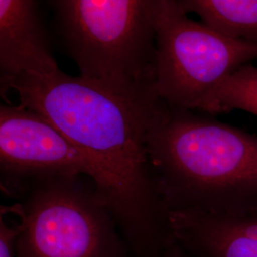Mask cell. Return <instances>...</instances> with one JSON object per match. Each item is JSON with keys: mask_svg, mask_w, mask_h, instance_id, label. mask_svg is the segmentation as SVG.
Here are the masks:
<instances>
[{"mask_svg": "<svg viewBox=\"0 0 257 257\" xmlns=\"http://www.w3.org/2000/svg\"><path fill=\"white\" fill-rule=\"evenodd\" d=\"M11 92L91 159L98 174L96 190L132 257H164L171 235L147 149L158 96H132L60 69L0 83L4 99Z\"/></svg>", "mask_w": 257, "mask_h": 257, "instance_id": "obj_1", "label": "cell"}, {"mask_svg": "<svg viewBox=\"0 0 257 257\" xmlns=\"http://www.w3.org/2000/svg\"><path fill=\"white\" fill-rule=\"evenodd\" d=\"M201 111L160 102L149 125L148 156L167 216L223 213L257 203V136Z\"/></svg>", "mask_w": 257, "mask_h": 257, "instance_id": "obj_2", "label": "cell"}, {"mask_svg": "<svg viewBox=\"0 0 257 257\" xmlns=\"http://www.w3.org/2000/svg\"><path fill=\"white\" fill-rule=\"evenodd\" d=\"M49 3L78 76L132 96L156 94L155 0Z\"/></svg>", "mask_w": 257, "mask_h": 257, "instance_id": "obj_3", "label": "cell"}, {"mask_svg": "<svg viewBox=\"0 0 257 257\" xmlns=\"http://www.w3.org/2000/svg\"><path fill=\"white\" fill-rule=\"evenodd\" d=\"M10 197L17 257H132L96 187L84 175H55L22 185Z\"/></svg>", "mask_w": 257, "mask_h": 257, "instance_id": "obj_4", "label": "cell"}, {"mask_svg": "<svg viewBox=\"0 0 257 257\" xmlns=\"http://www.w3.org/2000/svg\"><path fill=\"white\" fill-rule=\"evenodd\" d=\"M155 91L167 106L196 110L225 78L257 60V44L189 18L175 0H155Z\"/></svg>", "mask_w": 257, "mask_h": 257, "instance_id": "obj_5", "label": "cell"}, {"mask_svg": "<svg viewBox=\"0 0 257 257\" xmlns=\"http://www.w3.org/2000/svg\"><path fill=\"white\" fill-rule=\"evenodd\" d=\"M55 175H84L97 183L91 159L38 112L0 99V189Z\"/></svg>", "mask_w": 257, "mask_h": 257, "instance_id": "obj_6", "label": "cell"}, {"mask_svg": "<svg viewBox=\"0 0 257 257\" xmlns=\"http://www.w3.org/2000/svg\"><path fill=\"white\" fill-rule=\"evenodd\" d=\"M172 238L192 257H257V203L223 213H168Z\"/></svg>", "mask_w": 257, "mask_h": 257, "instance_id": "obj_7", "label": "cell"}, {"mask_svg": "<svg viewBox=\"0 0 257 257\" xmlns=\"http://www.w3.org/2000/svg\"><path fill=\"white\" fill-rule=\"evenodd\" d=\"M58 69L40 2L0 0V83Z\"/></svg>", "mask_w": 257, "mask_h": 257, "instance_id": "obj_8", "label": "cell"}, {"mask_svg": "<svg viewBox=\"0 0 257 257\" xmlns=\"http://www.w3.org/2000/svg\"><path fill=\"white\" fill-rule=\"evenodd\" d=\"M185 14L234 40L257 44V0H175Z\"/></svg>", "mask_w": 257, "mask_h": 257, "instance_id": "obj_9", "label": "cell"}, {"mask_svg": "<svg viewBox=\"0 0 257 257\" xmlns=\"http://www.w3.org/2000/svg\"><path fill=\"white\" fill-rule=\"evenodd\" d=\"M233 110L257 116V67L244 65L217 85L196 110L215 115Z\"/></svg>", "mask_w": 257, "mask_h": 257, "instance_id": "obj_10", "label": "cell"}, {"mask_svg": "<svg viewBox=\"0 0 257 257\" xmlns=\"http://www.w3.org/2000/svg\"><path fill=\"white\" fill-rule=\"evenodd\" d=\"M8 209L0 206V257H17V229L9 227L3 216Z\"/></svg>", "mask_w": 257, "mask_h": 257, "instance_id": "obj_11", "label": "cell"}, {"mask_svg": "<svg viewBox=\"0 0 257 257\" xmlns=\"http://www.w3.org/2000/svg\"><path fill=\"white\" fill-rule=\"evenodd\" d=\"M164 257H192L181 248L174 239L170 238V241L166 247Z\"/></svg>", "mask_w": 257, "mask_h": 257, "instance_id": "obj_12", "label": "cell"}]
</instances>
